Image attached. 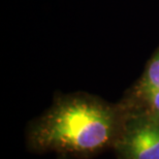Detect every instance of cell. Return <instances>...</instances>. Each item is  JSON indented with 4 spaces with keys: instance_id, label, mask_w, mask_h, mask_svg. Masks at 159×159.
<instances>
[{
    "instance_id": "1",
    "label": "cell",
    "mask_w": 159,
    "mask_h": 159,
    "mask_svg": "<svg viewBox=\"0 0 159 159\" xmlns=\"http://www.w3.org/2000/svg\"><path fill=\"white\" fill-rule=\"evenodd\" d=\"M113 120L101 106L86 100L60 104L39 130V142L69 151H93L111 138Z\"/></svg>"
},
{
    "instance_id": "2",
    "label": "cell",
    "mask_w": 159,
    "mask_h": 159,
    "mask_svg": "<svg viewBox=\"0 0 159 159\" xmlns=\"http://www.w3.org/2000/svg\"><path fill=\"white\" fill-rule=\"evenodd\" d=\"M131 159H159V126L144 124L130 133L126 141Z\"/></svg>"
},
{
    "instance_id": "3",
    "label": "cell",
    "mask_w": 159,
    "mask_h": 159,
    "mask_svg": "<svg viewBox=\"0 0 159 159\" xmlns=\"http://www.w3.org/2000/svg\"><path fill=\"white\" fill-rule=\"evenodd\" d=\"M144 83L159 89V51L149 63Z\"/></svg>"
},
{
    "instance_id": "4",
    "label": "cell",
    "mask_w": 159,
    "mask_h": 159,
    "mask_svg": "<svg viewBox=\"0 0 159 159\" xmlns=\"http://www.w3.org/2000/svg\"><path fill=\"white\" fill-rule=\"evenodd\" d=\"M142 90L144 92L146 99L148 100V102L152 107V109L159 115V89L152 87V86L146 84V83H143Z\"/></svg>"
}]
</instances>
